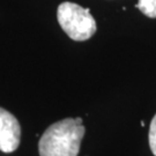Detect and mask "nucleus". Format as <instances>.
Masks as SVG:
<instances>
[{
    "label": "nucleus",
    "instance_id": "f257e3e1",
    "mask_svg": "<svg viewBox=\"0 0 156 156\" xmlns=\"http://www.w3.org/2000/svg\"><path fill=\"white\" fill-rule=\"evenodd\" d=\"M84 132L81 117L66 118L52 124L39 139V156H78Z\"/></svg>",
    "mask_w": 156,
    "mask_h": 156
},
{
    "label": "nucleus",
    "instance_id": "20e7f679",
    "mask_svg": "<svg viewBox=\"0 0 156 156\" xmlns=\"http://www.w3.org/2000/svg\"><path fill=\"white\" fill-rule=\"evenodd\" d=\"M135 7L142 12L146 16L151 19L156 17V0H138Z\"/></svg>",
    "mask_w": 156,
    "mask_h": 156
},
{
    "label": "nucleus",
    "instance_id": "39448f33",
    "mask_svg": "<svg viewBox=\"0 0 156 156\" xmlns=\"http://www.w3.org/2000/svg\"><path fill=\"white\" fill-rule=\"evenodd\" d=\"M148 141H149V147H151V153L156 156V115L154 116L151 123V126H149Z\"/></svg>",
    "mask_w": 156,
    "mask_h": 156
},
{
    "label": "nucleus",
    "instance_id": "7ed1b4c3",
    "mask_svg": "<svg viewBox=\"0 0 156 156\" xmlns=\"http://www.w3.org/2000/svg\"><path fill=\"white\" fill-rule=\"evenodd\" d=\"M21 139V126L15 116L0 108V151L13 153L16 151Z\"/></svg>",
    "mask_w": 156,
    "mask_h": 156
},
{
    "label": "nucleus",
    "instance_id": "f03ea898",
    "mask_svg": "<svg viewBox=\"0 0 156 156\" xmlns=\"http://www.w3.org/2000/svg\"><path fill=\"white\" fill-rule=\"evenodd\" d=\"M57 19L62 29L73 41L83 42L96 33V22L89 8L74 2H62L57 9Z\"/></svg>",
    "mask_w": 156,
    "mask_h": 156
}]
</instances>
